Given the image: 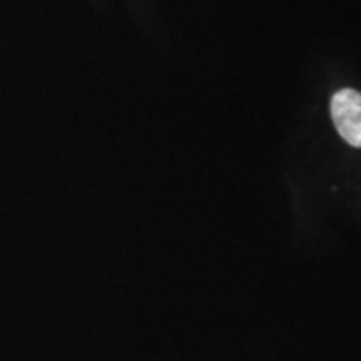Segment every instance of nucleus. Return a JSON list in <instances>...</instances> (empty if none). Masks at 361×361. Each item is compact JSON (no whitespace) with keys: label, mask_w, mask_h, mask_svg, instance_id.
I'll use <instances>...</instances> for the list:
<instances>
[{"label":"nucleus","mask_w":361,"mask_h":361,"mask_svg":"<svg viewBox=\"0 0 361 361\" xmlns=\"http://www.w3.org/2000/svg\"><path fill=\"white\" fill-rule=\"evenodd\" d=\"M331 119L350 146L361 147V92L341 89L331 99Z\"/></svg>","instance_id":"f257e3e1"}]
</instances>
